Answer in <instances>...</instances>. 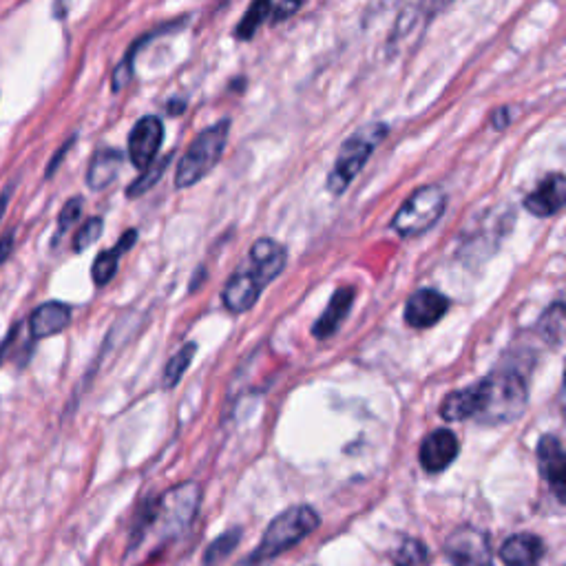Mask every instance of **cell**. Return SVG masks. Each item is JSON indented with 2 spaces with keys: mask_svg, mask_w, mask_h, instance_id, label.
Listing matches in <instances>:
<instances>
[{
  "mask_svg": "<svg viewBox=\"0 0 566 566\" xmlns=\"http://www.w3.org/2000/svg\"><path fill=\"white\" fill-rule=\"evenodd\" d=\"M447 195L438 184H427L414 191L405 199V204L398 208L392 219V228L401 237H416L427 233L440 215L445 213Z\"/></svg>",
  "mask_w": 566,
  "mask_h": 566,
  "instance_id": "8992f818",
  "label": "cell"
},
{
  "mask_svg": "<svg viewBox=\"0 0 566 566\" xmlns=\"http://www.w3.org/2000/svg\"><path fill=\"white\" fill-rule=\"evenodd\" d=\"M62 7V14L67 16V0H56V9H54V16L58 14V9Z\"/></svg>",
  "mask_w": 566,
  "mask_h": 566,
  "instance_id": "d590c367",
  "label": "cell"
},
{
  "mask_svg": "<svg viewBox=\"0 0 566 566\" xmlns=\"http://www.w3.org/2000/svg\"><path fill=\"white\" fill-rule=\"evenodd\" d=\"M299 7H301V0H283V3L275 9V16H272V20H275V23L288 20L292 14L299 12Z\"/></svg>",
  "mask_w": 566,
  "mask_h": 566,
  "instance_id": "4dcf8cb0",
  "label": "cell"
},
{
  "mask_svg": "<svg viewBox=\"0 0 566 566\" xmlns=\"http://www.w3.org/2000/svg\"><path fill=\"white\" fill-rule=\"evenodd\" d=\"M394 566H427L429 564V551L421 540L405 538L398 549L392 553Z\"/></svg>",
  "mask_w": 566,
  "mask_h": 566,
  "instance_id": "cb8c5ba5",
  "label": "cell"
},
{
  "mask_svg": "<svg viewBox=\"0 0 566 566\" xmlns=\"http://www.w3.org/2000/svg\"><path fill=\"white\" fill-rule=\"evenodd\" d=\"M261 288L264 286H261V283L255 279V275H250L246 268L239 270L228 279V283L224 286V292H222L224 306L230 312H246L257 303L261 295Z\"/></svg>",
  "mask_w": 566,
  "mask_h": 566,
  "instance_id": "9a60e30c",
  "label": "cell"
},
{
  "mask_svg": "<svg viewBox=\"0 0 566 566\" xmlns=\"http://www.w3.org/2000/svg\"><path fill=\"white\" fill-rule=\"evenodd\" d=\"M458 458V438L449 429H436L421 443L418 460L427 474H440Z\"/></svg>",
  "mask_w": 566,
  "mask_h": 566,
  "instance_id": "7c38bea8",
  "label": "cell"
},
{
  "mask_svg": "<svg viewBox=\"0 0 566 566\" xmlns=\"http://www.w3.org/2000/svg\"><path fill=\"white\" fill-rule=\"evenodd\" d=\"M199 505H202V489L195 482H182L166 489L153 502H146L142 516L135 520L127 558L155 553L166 544L180 540L193 524Z\"/></svg>",
  "mask_w": 566,
  "mask_h": 566,
  "instance_id": "6da1fadb",
  "label": "cell"
},
{
  "mask_svg": "<svg viewBox=\"0 0 566 566\" xmlns=\"http://www.w3.org/2000/svg\"><path fill=\"white\" fill-rule=\"evenodd\" d=\"M511 118H513V111L509 107H500L494 113V129H505L507 124H511Z\"/></svg>",
  "mask_w": 566,
  "mask_h": 566,
  "instance_id": "d6a6232c",
  "label": "cell"
},
{
  "mask_svg": "<svg viewBox=\"0 0 566 566\" xmlns=\"http://www.w3.org/2000/svg\"><path fill=\"white\" fill-rule=\"evenodd\" d=\"M385 135H387L385 124L376 122L359 129L343 142L341 151L337 155V162H334L332 171L328 175V191L332 195H343L348 191V186L354 182V177L365 169V164H368L372 153L376 151V146L385 140Z\"/></svg>",
  "mask_w": 566,
  "mask_h": 566,
  "instance_id": "5b68a950",
  "label": "cell"
},
{
  "mask_svg": "<svg viewBox=\"0 0 566 566\" xmlns=\"http://www.w3.org/2000/svg\"><path fill=\"white\" fill-rule=\"evenodd\" d=\"M540 337L547 341L553 348H558L564 337V303L555 301L553 306L542 314V319L538 323Z\"/></svg>",
  "mask_w": 566,
  "mask_h": 566,
  "instance_id": "44dd1931",
  "label": "cell"
},
{
  "mask_svg": "<svg viewBox=\"0 0 566 566\" xmlns=\"http://www.w3.org/2000/svg\"><path fill=\"white\" fill-rule=\"evenodd\" d=\"M102 228H104L102 217L87 219V222L80 226L76 237H73V250H76V253H85L89 246H93L100 239Z\"/></svg>",
  "mask_w": 566,
  "mask_h": 566,
  "instance_id": "4316f807",
  "label": "cell"
},
{
  "mask_svg": "<svg viewBox=\"0 0 566 566\" xmlns=\"http://www.w3.org/2000/svg\"><path fill=\"white\" fill-rule=\"evenodd\" d=\"M195 352H197V343H186L184 348L177 352L169 363H166V370H164V387H166V390H171V387H175L177 383L182 381V376L186 374L188 365H191Z\"/></svg>",
  "mask_w": 566,
  "mask_h": 566,
  "instance_id": "484cf974",
  "label": "cell"
},
{
  "mask_svg": "<svg viewBox=\"0 0 566 566\" xmlns=\"http://www.w3.org/2000/svg\"><path fill=\"white\" fill-rule=\"evenodd\" d=\"M18 334H20V323H16V326L5 334V339L0 341V365L5 363V356H7V352H9V350H12V345L16 343Z\"/></svg>",
  "mask_w": 566,
  "mask_h": 566,
  "instance_id": "1f68e13d",
  "label": "cell"
},
{
  "mask_svg": "<svg viewBox=\"0 0 566 566\" xmlns=\"http://www.w3.org/2000/svg\"><path fill=\"white\" fill-rule=\"evenodd\" d=\"M71 146H73V138H71V140H67V142H65V146H62V149H60V151H58V153L54 155V160H51V162H49L47 177H51V175H54V173H56V169H58L60 162H62V157H65V155H67V151L71 149Z\"/></svg>",
  "mask_w": 566,
  "mask_h": 566,
  "instance_id": "836d02e7",
  "label": "cell"
},
{
  "mask_svg": "<svg viewBox=\"0 0 566 566\" xmlns=\"http://www.w3.org/2000/svg\"><path fill=\"white\" fill-rule=\"evenodd\" d=\"M241 540V529L226 531L224 536H219L213 540V544H208V549L204 551V566H217L222 564L230 553L237 549V544Z\"/></svg>",
  "mask_w": 566,
  "mask_h": 566,
  "instance_id": "d4e9b609",
  "label": "cell"
},
{
  "mask_svg": "<svg viewBox=\"0 0 566 566\" xmlns=\"http://www.w3.org/2000/svg\"><path fill=\"white\" fill-rule=\"evenodd\" d=\"M538 467L560 502L566 498V456L558 436L544 434L538 443Z\"/></svg>",
  "mask_w": 566,
  "mask_h": 566,
  "instance_id": "30bf717a",
  "label": "cell"
},
{
  "mask_svg": "<svg viewBox=\"0 0 566 566\" xmlns=\"http://www.w3.org/2000/svg\"><path fill=\"white\" fill-rule=\"evenodd\" d=\"M16 248V230H9L3 237H0V268H3L9 257H12Z\"/></svg>",
  "mask_w": 566,
  "mask_h": 566,
  "instance_id": "f546056e",
  "label": "cell"
},
{
  "mask_svg": "<svg viewBox=\"0 0 566 566\" xmlns=\"http://www.w3.org/2000/svg\"><path fill=\"white\" fill-rule=\"evenodd\" d=\"M566 202V180L562 173H551L544 177L533 193L524 197V208L536 217L558 215Z\"/></svg>",
  "mask_w": 566,
  "mask_h": 566,
  "instance_id": "4fadbf2b",
  "label": "cell"
},
{
  "mask_svg": "<svg viewBox=\"0 0 566 566\" xmlns=\"http://www.w3.org/2000/svg\"><path fill=\"white\" fill-rule=\"evenodd\" d=\"M319 524H321L319 513L308 505H297L286 509L270 522L264 538L259 542V547L250 553L248 560L266 566L268 562L275 560L277 555L297 547V544L303 538H308Z\"/></svg>",
  "mask_w": 566,
  "mask_h": 566,
  "instance_id": "3957f363",
  "label": "cell"
},
{
  "mask_svg": "<svg viewBox=\"0 0 566 566\" xmlns=\"http://www.w3.org/2000/svg\"><path fill=\"white\" fill-rule=\"evenodd\" d=\"M124 164V153L118 149H100L91 157L87 169V186L91 191H104L115 182Z\"/></svg>",
  "mask_w": 566,
  "mask_h": 566,
  "instance_id": "ac0fdd59",
  "label": "cell"
},
{
  "mask_svg": "<svg viewBox=\"0 0 566 566\" xmlns=\"http://www.w3.org/2000/svg\"><path fill=\"white\" fill-rule=\"evenodd\" d=\"M230 133V120H219L213 127L204 129L188 146L186 153L182 155L180 164H177L175 173V186L177 188H191L197 182H202L204 177L211 173L215 166L222 160L226 151Z\"/></svg>",
  "mask_w": 566,
  "mask_h": 566,
  "instance_id": "277c9868",
  "label": "cell"
},
{
  "mask_svg": "<svg viewBox=\"0 0 566 566\" xmlns=\"http://www.w3.org/2000/svg\"><path fill=\"white\" fill-rule=\"evenodd\" d=\"M73 312L62 301H47L43 306H38L29 317V334L31 341L49 339L56 337V334L65 332L71 323Z\"/></svg>",
  "mask_w": 566,
  "mask_h": 566,
  "instance_id": "5bb4252c",
  "label": "cell"
},
{
  "mask_svg": "<svg viewBox=\"0 0 566 566\" xmlns=\"http://www.w3.org/2000/svg\"><path fill=\"white\" fill-rule=\"evenodd\" d=\"M9 199H12V188H5L3 195H0V222H3V217H5V213H7Z\"/></svg>",
  "mask_w": 566,
  "mask_h": 566,
  "instance_id": "e575fe53",
  "label": "cell"
},
{
  "mask_svg": "<svg viewBox=\"0 0 566 566\" xmlns=\"http://www.w3.org/2000/svg\"><path fill=\"white\" fill-rule=\"evenodd\" d=\"M237 566H261V564H255V562H250V560H244V562H239Z\"/></svg>",
  "mask_w": 566,
  "mask_h": 566,
  "instance_id": "8d00e7d4",
  "label": "cell"
},
{
  "mask_svg": "<svg viewBox=\"0 0 566 566\" xmlns=\"http://www.w3.org/2000/svg\"><path fill=\"white\" fill-rule=\"evenodd\" d=\"M449 308V299L440 295L438 290H418L405 303V321L407 326L416 330L432 328L445 317Z\"/></svg>",
  "mask_w": 566,
  "mask_h": 566,
  "instance_id": "8fae6325",
  "label": "cell"
},
{
  "mask_svg": "<svg viewBox=\"0 0 566 566\" xmlns=\"http://www.w3.org/2000/svg\"><path fill=\"white\" fill-rule=\"evenodd\" d=\"M476 421L482 425H505L527 410L529 387L516 370H498L476 383Z\"/></svg>",
  "mask_w": 566,
  "mask_h": 566,
  "instance_id": "7a4b0ae2",
  "label": "cell"
},
{
  "mask_svg": "<svg viewBox=\"0 0 566 566\" xmlns=\"http://www.w3.org/2000/svg\"><path fill=\"white\" fill-rule=\"evenodd\" d=\"M164 140V124L157 115H144L142 120L135 124L131 135H129V160L138 169H146L157 153Z\"/></svg>",
  "mask_w": 566,
  "mask_h": 566,
  "instance_id": "ba28073f",
  "label": "cell"
},
{
  "mask_svg": "<svg viewBox=\"0 0 566 566\" xmlns=\"http://www.w3.org/2000/svg\"><path fill=\"white\" fill-rule=\"evenodd\" d=\"M270 7H272V0H253V5L248 7V12L237 25V38L239 40L253 38L257 34V29L264 25V20L268 18Z\"/></svg>",
  "mask_w": 566,
  "mask_h": 566,
  "instance_id": "7402d4cb",
  "label": "cell"
},
{
  "mask_svg": "<svg viewBox=\"0 0 566 566\" xmlns=\"http://www.w3.org/2000/svg\"><path fill=\"white\" fill-rule=\"evenodd\" d=\"M476 407H478V396H476V383L463 387V390H456L449 394L443 405H440V416L445 418L449 423L456 421H467V418L476 416Z\"/></svg>",
  "mask_w": 566,
  "mask_h": 566,
  "instance_id": "ffe728a7",
  "label": "cell"
},
{
  "mask_svg": "<svg viewBox=\"0 0 566 566\" xmlns=\"http://www.w3.org/2000/svg\"><path fill=\"white\" fill-rule=\"evenodd\" d=\"M135 239H138V230L131 228L120 237L118 244L109 250H104V253L96 257V261H93V268H91V277L98 288L107 286V283L115 277V272H118V266H120V257L135 244Z\"/></svg>",
  "mask_w": 566,
  "mask_h": 566,
  "instance_id": "d6986e66",
  "label": "cell"
},
{
  "mask_svg": "<svg viewBox=\"0 0 566 566\" xmlns=\"http://www.w3.org/2000/svg\"><path fill=\"white\" fill-rule=\"evenodd\" d=\"M283 268H286V248L270 237L257 239L248 257L246 270L250 275H255L261 286H268L270 281L281 275Z\"/></svg>",
  "mask_w": 566,
  "mask_h": 566,
  "instance_id": "9c48e42d",
  "label": "cell"
},
{
  "mask_svg": "<svg viewBox=\"0 0 566 566\" xmlns=\"http://www.w3.org/2000/svg\"><path fill=\"white\" fill-rule=\"evenodd\" d=\"M171 157L173 155H166V157H162V160H155L146 166V169H142V175L138 177V180H135L131 186H129V191H127V195L129 197H140V195H144L146 191H151V188L162 180V175L166 173V169H169V164H171Z\"/></svg>",
  "mask_w": 566,
  "mask_h": 566,
  "instance_id": "603a6c76",
  "label": "cell"
},
{
  "mask_svg": "<svg viewBox=\"0 0 566 566\" xmlns=\"http://www.w3.org/2000/svg\"><path fill=\"white\" fill-rule=\"evenodd\" d=\"M445 553L452 566H494L489 538L476 527H458L449 533Z\"/></svg>",
  "mask_w": 566,
  "mask_h": 566,
  "instance_id": "52a82bcc",
  "label": "cell"
},
{
  "mask_svg": "<svg viewBox=\"0 0 566 566\" xmlns=\"http://www.w3.org/2000/svg\"><path fill=\"white\" fill-rule=\"evenodd\" d=\"M82 197H71L69 202L62 206V211L58 215V230H56V241L67 233V230L78 222L80 215H82Z\"/></svg>",
  "mask_w": 566,
  "mask_h": 566,
  "instance_id": "83f0119b",
  "label": "cell"
},
{
  "mask_svg": "<svg viewBox=\"0 0 566 566\" xmlns=\"http://www.w3.org/2000/svg\"><path fill=\"white\" fill-rule=\"evenodd\" d=\"M544 558V544L531 533H516L500 547V560L505 566H540Z\"/></svg>",
  "mask_w": 566,
  "mask_h": 566,
  "instance_id": "2e32d148",
  "label": "cell"
},
{
  "mask_svg": "<svg viewBox=\"0 0 566 566\" xmlns=\"http://www.w3.org/2000/svg\"><path fill=\"white\" fill-rule=\"evenodd\" d=\"M452 3H454V0H423V3H421V16H418V18L432 20L440 12H445V9Z\"/></svg>",
  "mask_w": 566,
  "mask_h": 566,
  "instance_id": "f1b7e54d",
  "label": "cell"
},
{
  "mask_svg": "<svg viewBox=\"0 0 566 566\" xmlns=\"http://www.w3.org/2000/svg\"><path fill=\"white\" fill-rule=\"evenodd\" d=\"M354 297H356L354 288H339L337 292H334L326 312H323L321 319L314 323V328H312L314 337H317V339H330L332 334H337V330L341 328V323L348 319L350 308H352V303H354Z\"/></svg>",
  "mask_w": 566,
  "mask_h": 566,
  "instance_id": "e0dca14e",
  "label": "cell"
}]
</instances>
